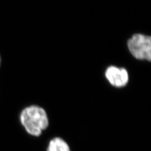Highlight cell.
Returning <instances> with one entry per match:
<instances>
[{"label":"cell","instance_id":"obj_5","mask_svg":"<svg viewBox=\"0 0 151 151\" xmlns=\"http://www.w3.org/2000/svg\"><path fill=\"white\" fill-rule=\"evenodd\" d=\"M1 56H0V65H1Z\"/></svg>","mask_w":151,"mask_h":151},{"label":"cell","instance_id":"obj_4","mask_svg":"<svg viewBox=\"0 0 151 151\" xmlns=\"http://www.w3.org/2000/svg\"><path fill=\"white\" fill-rule=\"evenodd\" d=\"M47 151H71L68 143L60 137H54L49 142Z\"/></svg>","mask_w":151,"mask_h":151},{"label":"cell","instance_id":"obj_2","mask_svg":"<svg viewBox=\"0 0 151 151\" xmlns=\"http://www.w3.org/2000/svg\"><path fill=\"white\" fill-rule=\"evenodd\" d=\"M128 47L136 59L151 60V37L141 34H134L128 40Z\"/></svg>","mask_w":151,"mask_h":151},{"label":"cell","instance_id":"obj_1","mask_svg":"<svg viewBox=\"0 0 151 151\" xmlns=\"http://www.w3.org/2000/svg\"><path fill=\"white\" fill-rule=\"evenodd\" d=\"M22 125L27 133L33 137H39L49 126V119L45 110L36 105L25 108L20 114Z\"/></svg>","mask_w":151,"mask_h":151},{"label":"cell","instance_id":"obj_3","mask_svg":"<svg viewBox=\"0 0 151 151\" xmlns=\"http://www.w3.org/2000/svg\"><path fill=\"white\" fill-rule=\"evenodd\" d=\"M105 76L110 83L114 86L122 87L125 86L129 80L127 70L124 68L110 66L105 72Z\"/></svg>","mask_w":151,"mask_h":151}]
</instances>
